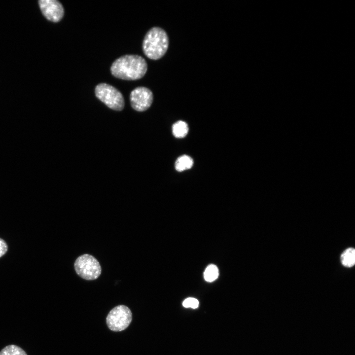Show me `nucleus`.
<instances>
[{
  "label": "nucleus",
  "mask_w": 355,
  "mask_h": 355,
  "mask_svg": "<svg viewBox=\"0 0 355 355\" xmlns=\"http://www.w3.org/2000/svg\"><path fill=\"white\" fill-rule=\"evenodd\" d=\"M153 100L152 92L145 87L135 88L130 95L131 106L135 110L140 112L144 111L149 108Z\"/></svg>",
  "instance_id": "obj_6"
},
{
  "label": "nucleus",
  "mask_w": 355,
  "mask_h": 355,
  "mask_svg": "<svg viewBox=\"0 0 355 355\" xmlns=\"http://www.w3.org/2000/svg\"><path fill=\"white\" fill-rule=\"evenodd\" d=\"M95 93L96 97L109 108L116 111L124 108L125 101L122 93L112 85L100 83L96 86Z\"/></svg>",
  "instance_id": "obj_3"
},
{
  "label": "nucleus",
  "mask_w": 355,
  "mask_h": 355,
  "mask_svg": "<svg viewBox=\"0 0 355 355\" xmlns=\"http://www.w3.org/2000/svg\"><path fill=\"white\" fill-rule=\"evenodd\" d=\"M132 320V314L130 309L125 305H118L108 314L106 322L109 329L117 332L126 329Z\"/></svg>",
  "instance_id": "obj_5"
},
{
  "label": "nucleus",
  "mask_w": 355,
  "mask_h": 355,
  "mask_svg": "<svg viewBox=\"0 0 355 355\" xmlns=\"http://www.w3.org/2000/svg\"><path fill=\"white\" fill-rule=\"evenodd\" d=\"M188 127L187 123L182 121L176 122L172 127L174 136L178 138H184L188 132Z\"/></svg>",
  "instance_id": "obj_10"
},
{
  "label": "nucleus",
  "mask_w": 355,
  "mask_h": 355,
  "mask_svg": "<svg viewBox=\"0 0 355 355\" xmlns=\"http://www.w3.org/2000/svg\"><path fill=\"white\" fill-rule=\"evenodd\" d=\"M169 38L166 32L159 27H153L146 34L142 42V50L147 57L158 60L166 53Z\"/></svg>",
  "instance_id": "obj_2"
},
{
  "label": "nucleus",
  "mask_w": 355,
  "mask_h": 355,
  "mask_svg": "<svg viewBox=\"0 0 355 355\" xmlns=\"http://www.w3.org/2000/svg\"><path fill=\"white\" fill-rule=\"evenodd\" d=\"M193 165V160L189 156L183 155L179 157L175 162V168L178 172H182L190 169Z\"/></svg>",
  "instance_id": "obj_9"
},
{
  "label": "nucleus",
  "mask_w": 355,
  "mask_h": 355,
  "mask_svg": "<svg viewBox=\"0 0 355 355\" xmlns=\"http://www.w3.org/2000/svg\"><path fill=\"white\" fill-rule=\"evenodd\" d=\"M147 65L145 59L138 55H125L115 60L110 67L115 77L126 80H135L146 73Z\"/></svg>",
  "instance_id": "obj_1"
},
{
  "label": "nucleus",
  "mask_w": 355,
  "mask_h": 355,
  "mask_svg": "<svg viewBox=\"0 0 355 355\" xmlns=\"http://www.w3.org/2000/svg\"><path fill=\"white\" fill-rule=\"evenodd\" d=\"M76 274L86 280H94L99 278L102 272L98 260L92 255L84 254L78 257L74 264Z\"/></svg>",
  "instance_id": "obj_4"
},
{
  "label": "nucleus",
  "mask_w": 355,
  "mask_h": 355,
  "mask_svg": "<svg viewBox=\"0 0 355 355\" xmlns=\"http://www.w3.org/2000/svg\"><path fill=\"white\" fill-rule=\"evenodd\" d=\"M38 3L43 15L49 21L58 22L63 18L64 9L62 4L59 1L40 0Z\"/></svg>",
  "instance_id": "obj_7"
},
{
  "label": "nucleus",
  "mask_w": 355,
  "mask_h": 355,
  "mask_svg": "<svg viewBox=\"0 0 355 355\" xmlns=\"http://www.w3.org/2000/svg\"><path fill=\"white\" fill-rule=\"evenodd\" d=\"M8 247L6 242L0 238V257L6 253L7 251Z\"/></svg>",
  "instance_id": "obj_14"
},
{
  "label": "nucleus",
  "mask_w": 355,
  "mask_h": 355,
  "mask_svg": "<svg viewBox=\"0 0 355 355\" xmlns=\"http://www.w3.org/2000/svg\"><path fill=\"white\" fill-rule=\"evenodd\" d=\"M219 274L217 266L214 264L209 265L204 272L205 280L208 282H212L215 280Z\"/></svg>",
  "instance_id": "obj_11"
},
{
  "label": "nucleus",
  "mask_w": 355,
  "mask_h": 355,
  "mask_svg": "<svg viewBox=\"0 0 355 355\" xmlns=\"http://www.w3.org/2000/svg\"><path fill=\"white\" fill-rule=\"evenodd\" d=\"M340 260L344 267H352L355 263V248L350 247L346 249L341 255Z\"/></svg>",
  "instance_id": "obj_8"
},
{
  "label": "nucleus",
  "mask_w": 355,
  "mask_h": 355,
  "mask_svg": "<svg viewBox=\"0 0 355 355\" xmlns=\"http://www.w3.org/2000/svg\"><path fill=\"white\" fill-rule=\"evenodd\" d=\"M0 355H27L20 347L15 345H10L3 348Z\"/></svg>",
  "instance_id": "obj_12"
},
{
  "label": "nucleus",
  "mask_w": 355,
  "mask_h": 355,
  "mask_svg": "<svg viewBox=\"0 0 355 355\" xmlns=\"http://www.w3.org/2000/svg\"><path fill=\"white\" fill-rule=\"evenodd\" d=\"M182 305L185 308L196 309L199 306V301L194 298L189 297L184 300Z\"/></svg>",
  "instance_id": "obj_13"
}]
</instances>
